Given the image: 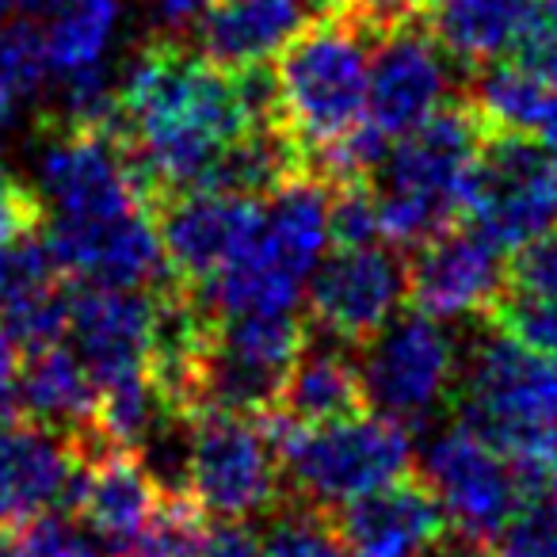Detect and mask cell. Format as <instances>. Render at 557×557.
Instances as JSON below:
<instances>
[{
    "label": "cell",
    "mask_w": 557,
    "mask_h": 557,
    "mask_svg": "<svg viewBox=\"0 0 557 557\" xmlns=\"http://www.w3.org/2000/svg\"><path fill=\"white\" fill-rule=\"evenodd\" d=\"M119 134L153 207L195 191L230 141L256 126H278L268 65L225 73L180 42H149L115 88Z\"/></svg>",
    "instance_id": "1"
},
{
    "label": "cell",
    "mask_w": 557,
    "mask_h": 557,
    "mask_svg": "<svg viewBox=\"0 0 557 557\" xmlns=\"http://www.w3.org/2000/svg\"><path fill=\"white\" fill-rule=\"evenodd\" d=\"M455 382L458 424L500 450L523 493L557 478V359L485 329Z\"/></svg>",
    "instance_id": "2"
},
{
    "label": "cell",
    "mask_w": 557,
    "mask_h": 557,
    "mask_svg": "<svg viewBox=\"0 0 557 557\" xmlns=\"http://www.w3.org/2000/svg\"><path fill=\"white\" fill-rule=\"evenodd\" d=\"M485 126L470 103H443L417 131L389 141L374 187L382 240L420 248L462 218Z\"/></svg>",
    "instance_id": "3"
},
{
    "label": "cell",
    "mask_w": 557,
    "mask_h": 557,
    "mask_svg": "<svg viewBox=\"0 0 557 557\" xmlns=\"http://www.w3.org/2000/svg\"><path fill=\"white\" fill-rule=\"evenodd\" d=\"M379 27L348 4H333L278 50L275 81L278 123L310 149L344 138L367 119V73Z\"/></svg>",
    "instance_id": "4"
},
{
    "label": "cell",
    "mask_w": 557,
    "mask_h": 557,
    "mask_svg": "<svg viewBox=\"0 0 557 557\" xmlns=\"http://www.w3.org/2000/svg\"><path fill=\"white\" fill-rule=\"evenodd\" d=\"M271 443L278 450V470L287 478V496L321 511H336L374 488L389 485L412 466L409 428L382 412L295 424L278 409L260 412Z\"/></svg>",
    "instance_id": "5"
},
{
    "label": "cell",
    "mask_w": 557,
    "mask_h": 557,
    "mask_svg": "<svg viewBox=\"0 0 557 557\" xmlns=\"http://www.w3.org/2000/svg\"><path fill=\"white\" fill-rule=\"evenodd\" d=\"M184 493L225 523L275 508L283 470L260 412L202 409L187 417Z\"/></svg>",
    "instance_id": "6"
},
{
    "label": "cell",
    "mask_w": 557,
    "mask_h": 557,
    "mask_svg": "<svg viewBox=\"0 0 557 557\" xmlns=\"http://www.w3.org/2000/svg\"><path fill=\"white\" fill-rule=\"evenodd\" d=\"M462 218L500 252L531 245L557 225V164L531 134L488 131L473 164Z\"/></svg>",
    "instance_id": "7"
},
{
    "label": "cell",
    "mask_w": 557,
    "mask_h": 557,
    "mask_svg": "<svg viewBox=\"0 0 557 557\" xmlns=\"http://www.w3.org/2000/svg\"><path fill=\"white\" fill-rule=\"evenodd\" d=\"M306 336L295 313H218L195 374V412L275 409Z\"/></svg>",
    "instance_id": "8"
},
{
    "label": "cell",
    "mask_w": 557,
    "mask_h": 557,
    "mask_svg": "<svg viewBox=\"0 0 557 557\" xmlns=\"http://www.w3.org/2000/svg\"><path fill=\"white\" fill-rule=\"evenodd\" d=\"M458 344L420 310L394 313L363 344V397L374 412L412 428L432 420L455 394Z\"/></svg>",
    "instance_id": "9"
},
{
    "label": "cell",
    "mask_w": 557,
    "mask_h": 557,
    "mask_svg": "<svg viewBox=\"0 0 557 557\" xmlns=\"http://www.w3.org/2000/svg\"><path fill=\"white\" fill-rule=\"evenodd\" d=\"M39 199L65 222L115 218L126 210L153 207L126 141L115 131L54 123L39 149Z\"/></svg>",
    "instance_id": "10"
},
{
    "label": "cell",
    "mask_w": 557,
    "mask_h": 557,
    "mask_svg": "<svg viewBox=\"0 0 557 557\" xmlns=\"http://www.w3.org/2000/svg\"><path fill=\"white\" fill-rule=\"evenodd\" d=\"M420 478L443 504L450 531L481 549L523 500L516 470L466 424L447 428L428 443Z\"/></svg>",
    "instance_id": "11"
},
{
    "label": "cell",
    "mask_w": 557,
    "mask_h": 557,
    "mask_svg": "<svg viewBox=\"0 0 557 557\" xmlns=\"http://www.w3.org/2000/svg\"><path fill=\"white\" fill-rule=\"evenodd\" d=\"M455 73L420 16L389 24L374 35L371 73H367V123L386 141L417 131L443 103H450Z\"/></svg>",
    "instance_id": "12"
},
{
    "label": "cell",
    "mask_w": 557,
    "mask_h": 557,
    "mask_svg": "<svg viewBox=\"0 0 557 557\" xmlns=\"http://www.w3.org/2000/svg\"><path fill=\"white\" fill-rule=\"evenodd\" d=\"M306 306L318 333L363 348L405 302V263L382 245L336 248L306 278Z\"/></svg>",
    "instance_id": "13"
},
{
    "label": "cell",
    "mask_w": 557,
    "mask_h": 557,
    "mask_svg": "<svg viewBox=\"0 0 557 557\" xmlns=\"http://www.w3.org/2000/svg\"><path fill=\"white\" fill-rule=\"evenodd\" d=\"M153 218L169 275L187 287H207L252 245L263 202L230 191H176L157 202Z\"/></svg>",
    "instance_id": "14"
},
{
    "label": "cell",
    "mask_w": 557,
    "mask_h": 557,
    "mask_svg": "<svg viewBox=\"0 0 557 557\" xmlns=\"http://www.w3.org/2000/svg\"><path fill=\"white\" fill-rule=\"evenodd\" d=\"M47 248L58 271L77 275L81 283L146 290L169 278L153 207L126 210L115 218H92V222L50 218Z\"/></svg>",
    "instance_id": "15"
},
{
    "label": "cell",
    "mask_w": 557,
    "mask_h": 557,
    "mask_svg": "<svg viewBox=\"0 0 557 557\" xmlns=\"http://www.w3.org/2000/svg\"><path fill=\"white\" fill-rule=\"evenodd\" d=\"M500 256V248H493L473 230L450 225L412 248V260L405 268V298L412 310L435 321L488 318L508 278Z\"/></svg>",
    "instance_id": "16"
},
{
    "label": "cell",
    "mask_w": 557,
    "mask_h": 557,
    "mask_svg": "<svg viewBox=\"0 0 557 557\" xmlns=\"http://www.w3.org/2000/svg\"><path fill=\"white\" fill-rule=\"evenodd\" d=\"M65 336L96 386L146 371L153 348V295L141 287L81 283L65 295Z\"/></svg>",
    "instance_id": "17"
},
{
    "label": "cell",
    "mask_w": 557,
    "mask_h": 557,
    "mask_svg": "<svg viewBox=\"0 0 557 557\" xmlns=\"http://www.w3.org/2000/svg\"><path fill=\"white\" fill-rule=\"evenodd\" d=\"M81 485V450L70 435L35 420L0 424V527L47 508L73 511Z\"/></svg>",
    "instance_id": "18"
},
{
    "label": "cell",
    "mask_w": 557,
    "mask_h": 557,
    "mask_svg": "<svg viewBox=\"0 0 557 557\" xmlns=\"http://www.w3.org/2000/svg\"><path fill=\"white\" fill-rule=\"evenodd\" d=\"M333 519L351 557H420L450 534L443 504L409 473L336 508Z\"/></svg>",
    "instance_id": "19"
},
{
    "label": "cell",
    "mask_w": 557,
    "mask_h": 557,
    "mask_svg": "<svg viewBox=\"0 0 557 557\" xmlns=\"http://www.w3.org/2000/svg\"><path fill=\"white\" fill-rule=\"evenodd\" d=\"M81 450V485H77V511L115 557L126 554L146 519L161 504L164 488L153 473L141 466L138 455L111 447H77Z\"/></svg>",
    "instance_id": "20"
},
{
    "label": "cell",
    "mask_w": 557,
    "mask_h": 557,
    "mask_svg": "<svg viewBox=\"0 0 557 557\" xmlns=\"http://www.w3.org/2000/svg\"><path fill=\"white\" fill-rule=\"evenodd\" d=\"M310 24L306 0H214L202 16L199 54L225 73L260 70Z\"/></svg>",
    "instance_id": "21"
},
{
    "label": "cell",
    "mask_w": 557,
    "mask_h": 557,
    "mask_svg": "<svg viewBox=\"0 0 557 557\" xmlns=\"http://www.w3.org/2000/svg\"><path fill=\"white\" fill-rule=\"evenodd\" d=\"M275 409L295 424H329V420L356 417L367 409L363 374L351 344H341L321 333V341L306 336L302 351L290 363Z\"/></svg>",
    "instance_id": "22"
},
{
    "label": "cell",
    "mask_w": 557,
    "mask_h": 557,
    "mask_svg": "<svg viewBox=\"0 0 557 557\" xmlns=\"http://www.w3.org/2000/svg\"><path fill=\"white\" fill-rule=\"evenodd\" d=\"M20 409L24 420L54 428L62 435H81L92 424L96 382L81 356L65 341L42 344L20 356Z\"/></svg>",
    "instance_id": "23"
},
{
    "label": "cell",
    "mask_w": 557,
    "mask_h": 557,
    "mask_svg": "<svg viewBox=\"0 0 557 557\" xmlns=\"http://www.w3.org/2000/svg\"><path fill=\"white\" fill-rule=\"evenodd\" d=\"M534 0H428V32L447 54L488 65L504 58L523 32Z\"/></svg>",
    "instance_id": "24"
},
{
    "label": "cell",
    "mask_w": 557,
    "mask_h": 557,
    "mask_svg": "<svg viewBox=\"0 0 557 557\" xmlns=\"http://www.w3.org/2000/svg\"><path fill=\"white\" fill-rule=\"evenodd\" d=\"M126 0H58L50 27L42 32L47 65L58 77L100 70L119 32Z\"/></svg>",
    "instance_id": "25"
},
{
    "label": "cell",
    "mask_w": 557,
    "mask_h": 557,
    "mask_svg": "<svg viewBox=\"0 0 557 557\" xmlns=\"http://www.w3.org/2000/svg\"><path fill=\"white\" fill-rule=\"evenodd\" d=\"M557 88H546L542 81H534L531 73H523L516 62H488L478 73L470 88V108L481 119L485 131L500 134H531L539 131L542 115H546L549 100Z\"/></svg>",
    "instance_id": "26"
},
{
    "label": "cell",
    "mask_w": 557,
    "mask_h": 557,
    "mask_svg": "<svg viewBox=\"0 0 557 557\" xmlns=\"http://www.w3.org/2000/svg\"><path fill=\"white\" fill-rule=\"evenodd\" d=\"M268 516L271 523L260 534L263 557H348L333 511H321L295 496H278Z\"/></svg>",
    "instance_id": "27"
},
{
    "label": "cell",
    "mask_w": 557,
    "mask_h": 557,
    "mask_svg": "<svg viewBox=\"0 0 557 557\" xmlns=\"http://www.w3.org/2000/svg\"><path fill=\"white\" fill-rule=\"evenodd\" d=\"M210 539V516L187 493H161V504L123 557H202Z\"/></svg>",
    "instance_id": "28"
},
{
    "label": "cell",
    "mask_w": 557,
    "mask_h": 557,
    "mask_svg": "<svg viewBox=\"0 0 557 557\" xmlns=\"http://www.w3.org/2000/svg\"><path fill=\"white\" fill-rule=\"evenodd\" d=\"M12 542L20 557H115L108 542L65 508H47L12 523Z\"/></svg>",
    "instance_id": "29"
},
{
    "label": "cell",
    "mask_w": 557,
    "mask_h": 557,
    "mask_svg": "<svg viewBox=\"0 0 557 557\" xmlns=\"http://www.w3.org/2000/svg\"><path fill=\"white\" fill-rule=\"evenodd\" d=\"M485 321L500 333L516 336L527 348L557 359V298H531L504 290Z\"/></svg>",
    "instance_id": "30"
},
{
    "label": "cell",
    "mask_w": 557,
    "mask_h": 557,
    "mask_svg": "<svg viewBox=\"0 0 557 557\" xmlns=\"http://www.w3.org/2000/svg\"><path fill=\"white\" fill-rule=\"evenodd\" d=\"M329 233L336 248L379 245L382 225L379 207H374V187L367 180H344L329 187Z\"/></svg>",
    "instance_id": "31"
},
{
    "label": "cell",
    "mask_w": 557,
    "mask_h": 557,
    "mask_svg": "<svg viewBox=\"0 0 557 557\" xmlns=\"http://www.w3.org/2000/svg\"><path fill=\"white\" fill-rule=\"evenodd\" d=\"M47 50H42V32L24 20L0 24V92L27 96L47 81Z\"/></svg>",
    "instance_id": "32"
},
{
    "label": "cell",
    "mask_w": 557,
    "mask_h": 557,
    "mask_svg": "<svg viewBox=\"0 0 557 557\" xmlns=\"http://www.w3.org/2000/svg\"><path fill=\"white\" fill-rule=\"evenodd\" d=\"M508 54L534 81H542L546 88H557V12L534 4Z\"/></svg>",
    "instance_id": "33"
},
{
    "label": "cell",
    "mask_w": 557,
    "mask_h": 557,
    "mask_svg": "<svg viewBox=\"0 0 557 557\" xmlns=\"http://www.w3.org/2000/svg\"><path fill=\"white\" fill-rule=\"evenodd\" d=\"M504 290L531 298H557V225L534 237L531 245L516 248Z\"/></svg>",
    "instance_id": "34"
},
{
    "label": "cell",
    "mask_w": 557,
    "mask_h": 557,
    "mask_svg": "<svg viewBox=\"0 0 557 557\" xmlns=\"http://www.w3.org/2000/svg\"><path fill=\"white\" fill-rule=\"evenodd\" d=\"M42 218H47V210H42L39 191L0 169V245L35 233Z\"/></svg>",
    "instance_id": "35"
},
{
    "label": "cell",
    "mask_w": 557,
    "mask_h": 557,
    "mask_svg": "<svg viewBox=\"0 0 557 557\" xmlns=\"http://www.w3.org/2000/svg\"><path fill=\"white\" fill-rule=\"evenodd\" d=\"M214 0H146L149 27L157 42H184L199 32Z\"/></svg>",
    "instance_id": "36"
},
{
    "label": "cell",
    "mask_w": 557,
    "mask_h": 557,
    "mask_svg": "<svg viewBox=\"0 0 557 557\" xmlns=\"http://www.w3.org/2000/svg\"><path fill=\"white\" fill-rule=\"evenodd\" d=\"M202 557H263L260 534L248 531V527H240V523L210 527V539H207Z\"/></svg>",
    "instance_id": "37"
},
{
    "label": "cell",
    "mask_w": 557,
    "mask_h": 557,
    "mask_svg": "<svg viewBox=\"0 0 557 557\" xmlns=\"http://www.w3.org/2000/svg\"><path fill=\"white\" fill-rule=\"evenodd\" d=\"M534 138L542 141V149H546V153L554 157V164H557V92H554V100H549V108H546V115H542Z\"/></svg>",
    "instance_id": "38"
},
{
    "label": "cell",
    "mask_w": 557,
    "mask_h": 557,
    "mask_svg": "<svg viewBox=\"0 0 557 557\" xmlns=\"http://www.w3.org/2000/svg\"><path fill=\"white\" fill-rule=\"evenodd\" d=\"M9 123H12V96L0 92V141H4V134H9Z\"/></svg>",
    "instance_id": "39"
},
{
    "label": "cell",
    "mask_w": 557,
    "mask_h": 557,
    "mask_svg": "<svg viewBox=\"0 0 557 557\" xmlns=\"http://www.w3.org/2000/svg\"><path fill=\"white\" fill-rule=\"evenodd\" d=\"M0 557H20L16 542H12V527H0Z\"/></svg>",
    "instance_id": "40"
},
{
    "label": "cell",
    "mask_w": 557,
    "mask_h": 557,
    "mask_svg": "<svg viewBox=\"0 0 557 557\" xmlns=\"http://www.w3.org/2000/svg\"><path fill=\"white\" fill-rule=\"evenodd\" d=\"M12 4H20V9H27V12H39V9H54L58 0H12Z\"/></svg>",
    "instance_id": "41"
},
{
    "label": "cell",
    "mask_w": 557,
    "mask_h": 557,
    "mask_svg": "<svg viewBox=\"0 0 557 557\" xmlns=\"http://www.w3.org/2000/svg\"><path fill=\"white\" fill-rule=\"evenodd\" d=\"M534 4H542V9H554L557 12V0H534Z\"/></svg>",
    "instance_id": "42"
}]
</instances>
